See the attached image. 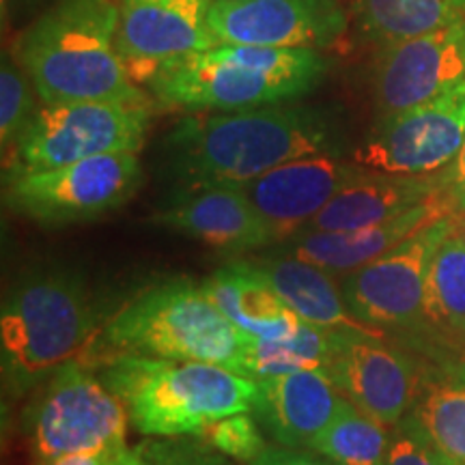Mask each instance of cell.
Here are the masks:
<instances>
[{"label": "cell", "instance_id": "1", "mask_svg": "<svg viewBox=\"0 0 465 465\" xmlns=\"http://www.w3.org/2000/svg\"><path fill=\"white\" fill-rule=\"evenodd\" d=\"M342 153V127L332 110L306 104L190 113L162 141L168 177L185 185L246 183L291 160Z\"/></svg>", "mask_w": 465, "mask_h": 465}, {"label": "cell", "instance_id": "2", "mask_svg": "<svg viewBox=\"0 0 465 465\" xmlns=\"http://www.w3.org/2000/svg\"><path fill=\"white\" fill-rule=\"evenodd\" d=\"M116 0H52L11 44L42 104H151L116 52Z\"/></svg>", "mask_w": 465, "mask_h": 465}, {"label": "cell", "instance_id": "3", "mask_svg": "<svg viewBox=\"0 0 465 465\" xmlns=\"http://www.w3.org/2000/svg\"><path fill=\"white\" fill-rule=\"evenodd\" d=\"M330 67L322 50L216 44L164 63L144 86L164 108L232 113L300 100L323 83Z\"/></svg>", "mask_w": 465, "mask_h": 465}, {"label": "cell", "instance_id": "4", "mask_svg": "<svg viewBox=\"0 0 465 465\" xmlns=\"http://www.w3.org/2000/svg\"><path fill=\"white\" fill-rule=\"evenodd\" d=\"M100 375L147 438L203 435L226 416L252 411L259 399L257 380L199 360L113 353Z\"/></svg>", "mask_w": 465, "mask_h": 465}, {"label": "cell", "instance_id": "5", "mask_svg": "<svg viewBox=\"0 0 465 465\" xmlns=\"http://www.w3.org/2000/svg\"><path fill=\"white\" fill-rule=\"evenodd\" d=\"M97 304L67 270L28 272L7 291L0 312V356L7 391L20 394L54 373L97 328Z\"/></svg>", "mask_w": 465, "mask_h": 465}, {"label": "cell", "instance_id": "6", "mask_svg": "<svg viewBox=\"0 0 465 465\" xmlns=\"http://www.w3.org/2000/svg\"><path fill=\"white\" fill-rule=\"evenodd\" d=\"M102 339L114 353L199 360L248 377L250 336L226 319L203 284L190 281L143 291L108 319Z\"/></svg>", "mask_w": 465, "mask_h": 465}, {"label": "cell", "instance_id": "7", "mask_svg": "<svg viewBox=\"0 0 465 465\" xmlns=\"http://www.w3.org/2000/svg\"><path fill=\"white\" fill-rule=\"evenodd\" d=\"M151 125V104H39L9 151L5 173L42 171L110 153H138Z\"/></svg>", "mask_w": 465, "mask_h": 465}, {"label": "cell", "instance_id": "8", "mask_svg": "<svg viewBox=\"0 0 465 465\" xmlns=\"http://www.w3.org/2000/svg\"><path fill=\"white\" fill-rule=\"evenodd\" d=\"M143 183L138 153H110L42 171L5 173V205L42 224L95 220L114 212Z\"/></svg>", "mask_w": 465, "mask_h": 465}, {"label": "cell", "instance_id": "9", "mask_svg": "<svg viewBox=\"0 0 465 465\" xmlns=\"http://www.w3.org/2000/svg\"><path fill=\"white\" fill-rule=\"evenodd\" d=\"M130 416L113 388L78 356L52 373L42 401L35 407L31 446L35 461L69 452L127 446Z\"/></svg>", "mask_w": 465, "mask_h": 465}, {"label": "cell", "instance_id": "10", "mask_svg": "<svg viewBox=\"0 0 465 465\" xmlns=\"http://www.w3.org/2000/svg\"><path fill=\"white\" fill-rule=\"evenodd\" d=\"M465 141V80L433 100L381 114L351 151L377 173L431 177L450 166Z\"/></svg>", "mask_w": 465, "mask_h": 465}, {"label": "cell", "instance_id": "11", "mask_svg": "<svg viewBox=\"0 0 465 465\" xmlns=\"http://www.w3.org/2000/svg\"><path fill=\"white\" fill-rule=\"evenodd\" d=\"M459 213L440 218L386 254L341 278L349 311L373 328H416L424 319V282L440 243L457 229Z\"/></svg>", "mask_w": 465, "mask_h": 465}, {"label": "cell", "instance_id": "12", "mask_svg": "<svg viewBox=\"0 0 465 465\" xmlns=\"http://www.w3.org/2000/svg\"><path fill=\"white\" fill-rule=\"evenodd\" d=\"M209 28L220 44L325 50L349 31L341 0H213Z\"/></svg>", "mask_w": 465, "mask_h": 465}, {"label": "cell", "instance_id": "13", "mask_svg": "<svg viewBox=\"0 0 465 465\" xmlns=\"http://www.w3.org/2000/svg\"><path fill=\"white\" fill-rule=\"evenodd\" d=\"M116 52L144 86L164 63L220 44L209 28L213 0H116Z\"/></svg>", "mask_w": 465, "mask_h": 465}, {"label": "cell", "instance_id": "14", "mask_svg": "<svg viewBox=\"0 0 465 465\" xmlns=\"http://www.w3.org/2000/svg\"><path fill=\"white\" fill-rule=\"evenodd\" d=\"M465 80V20L381 45L373 72L380 114L418 106Z\"/></svg>", "mask_w": 465, "mask_h": 465}, {"label": "cell", "instance_id": "15", "mask_svg": "<svg viewBox=\"0 0 465 465\" xmlns=\"http://www.w3.org/2000/svg\"><path fill=\"white\" fill-rule=\"evenodd\" d=\"M360 173H364V166L351 158L345 160L342 153H317L291 160L237 185L257 209L272 242L284 243L304 231Z\"/></svg>", "mask_w": 465, "mask_h": 465}, {"label": "cell", "instance_id": "16", "mask_svg": "<svg viewBox=\"0 0 465 465\" xmlns=\"http://www.w3.org/2000/svg\"><path fill=\"white\" fill-rule=\"evenodd\" d=\"M328 373L342 397L386 427L392 429L410 414L418 371L383 336L336 334Z\"/></svg>", "mask_w": 465, "mask_h": 465}, {"label": "cell", "instance_id": "17", "mask_svg": "<svg viewBox=\"0 0 465 465\" xmlns=\"http://www.w3.org/2000/svg\"><path fill=\"white\" fill-rule=\"evenodd\" d=\"M151 223L223 252L272 246L263 220L237 183L185 185L155 209Z\"/></svg>", "mask_w": 465, "mask_h": 465}, {"label": "cell", "instance_id": "18", "mask_svg": "<svg viewBox=\"0 0 465 465\" xmlns=\"http://www.w3.org/2000/svg\"><path fill=\"white\" fill-rule=\"evenodd\" d=\"M457 213V209L444 194L431 196L420 205L411 207L410 212L401 213L399 218L388 220V223L369 226V229L358 231H304L295 237L284 242V252L293 254L308 261V263L323 267L336 278H345L351 272L360 270L371 261H375L388 250H392L399 243L410 240L424 226H429L435 220Z\"/></svg>", "mask_w": 465, "mask_h": 465}, {"label": "cell", "instance_id": "19", "mask_svg": "<svg viewBox=\"0 0 465 465\" xmlns=\"http://www.w3.org/2000/svg\"><path fill=\"white\" fill-rule=\"evenodd\" d=\"M259 381L252 414L284 449H312L336 414L342 394L325 369L295 371Z\"/></svg>", "mask_w": 465, "mask_h": 465}, {"label": "cell", "instance_id": "20", "mask_svg": "<svg viewBox=\"0 0 465 465\" xmlns=\"http://www.w3.org/2000/svg\"><path fill=\"white\" fill-rule=\"evenodd\" d=\"M440 174L407 177L364 168L317 213L304 231H358L399 218L411 207L440 194ZM302 231V232H304Z\"/></svg>", "mask_w": 465, "mask_h": 465}, {"label": "cell", "instance_id": "21", "mask_svg": "<svg viewBox=\"0 0 465 465\" xmlns=\"http://www.w3.org/2000/svg\"><path fill=\"white\" fill-rule=\"evenodd\" d=\"M250 263L270 278V282L302 322L330 332L383 336L380 328L360 322L349 311L341 289V278L330 274L323 267L293 257L284 250L272 257H254L250 259Z\"/></svg>", "mask_w": 465, "mask_h": 465}, {"label": "cell", "instance_id": "22", "mask_svg": "<svg viewBox=\"0 0 465 465\" xmlns=\"http://www.w3.org/2000/svg\"><path fill=\"white\" fill-rule=\"evenodd\" d=\"M203 287L226 319L248 336L284 339L302 323L270 278L250 261H232L220 267Z\"/></svg>", "mask_w": 465, "mask_h": 465}, {"label": "cell", "instance_id": "23", "mask_svg": "<svg viewBox=\"0 0 465 465\" xmlns=\"http://www.w3.org/2000/svg\"><path fill=\"white\" fill-rule=\"evenodd\" d=\"M410 414L441 449L465 465V360L418 373Z\"/></svg>", "mask_w": 465, "mask_h": 465}, {"label": "cell", "instance_id": "24", "mask_svg": "<svg viewBox=\"0 0 465 465\" xmlns=\"http://www.w3.org/2000/svg\"><path fill=\"white\" fill-rule=\"evenodd\" d=\"M351 14L366 42L388 45L465 20V0H353Z\"/></svg>", "mask_w": 465, "mask_h": 465}, {"label": "cell", "instance_id": "25", "mask_svg": "<svg viewBox=\"0 0 465 465\" xmlns=\"http://www.w3.org/2000/svg\"><path fill=\"white\" fill-rule=\"evenodd\" d=\"M388 444L391 427L341 397L332 422L315 440L311 450L334 465H386Z\"/></svg>", "mask_w": 465, "mask_h": 465}, {"label": "cell", "instance_id": "26", "mask_svg": "<svg viewBox=\"0 0 465 465\" xmlns=\"http://www.w3.org/2000/svg\"><path fill=\"white\" fill-rule=\"evenodd\" d=\"M336 334L339 332L302 322L300 328L284 339L250 336L248 377L263 380V377L295 373V371H328Z\"/></svg>", "mask_w": 465, "mask_h": 465}, {"label": "cell", "instance_id": "27", "mask_svg": "<svg viewBox=\"0 0 465 465\" xmlns=\"http://www.w3.org/2000/svg\"><path fill=\"white\" fill-rule=\"evenodd\" d=\"M424 319L465 336V237L459 229L440 243L429 263Z\"/></svg>", "mask_w": 465, "mask_h": 465}, {"label": "cell", "instance_id": "28", "mask_svg": "<svg viewBox=\"0 0 465 465\" xmlns=\"http://www.w3.org/2000/svg\"><path fill=\"white\" fill-rule=\"evenodd\" d=\"M185 438H149L114 452L108 465H229L207 441Z\"/></svg>", "mask_w": 465, "mask_h": 465}, {"label": "cell", "instance_id": "29", "mask_svg": "<svg viewBox=\"0 0 465 465\" xmlns=\"http://www.w3.org/2000/svg\"><path fill=\"white\" fill-rule=\"evenodd\" d=\"M35 97L37 93L31 78L14 54L5 52L3 65H0V143H3L5 155L15 147L17 138L33 119L35 110L39 108Z\"/></svg>", "mask_w": 465, "mask_h": 465}, {"label": "cell", "instance_id": "30", "mask_svg": "<svg viewBox=\"0 0 465 465\" xmlns=\"http://www.w3.org/2000/svg\"><path fill=\"white\" fill-rule=\"evenodd\" d=\"M386 465H461L452 459L414 416L407 414L391 429Z\"/></svg>", "mask_w": 465, "mask_h": 465}, {"label": "cell", "instance_id": "31", "mask_svg": "<svg viewBox=\"0 0 465 465\" xmlns=\"http://www.w3.org/2000/svg\"><path fill=\"white\" fill-rule=\"evenodd\" d=\"M201 438L224 457L248 463H252L267 449L259 420L252 418V411H242L213 422Z\"/></svg>", "mask_w": 465, "mask_h": 465}, {"label": "cell", "instance_id": "32", "mask_svg": "<svg viewBox=\"0 0 465 465\" xmlns=\"http://www.w3.org/2000/svg\"><path fill=\"white\" fill-rule=\"evenodd\" d=\"M440 174V183L444 194L455 205L457 213H465V141L459 149L457 158L450 162Z\"/></svg>", "mask_w": 465, "mask_h": 465}, {"label": "cell", "instance_id": "33", "mask_svg": "<svg viewBox=\"0 0 465 465\" xmlns=\"http://www.w3.org/2000/svg\"><path fill=\"white\" fill-rule=\"evenodd\" d=\"M250 465H334L328 459L315 457L311 452L298 449H284V446H267Z\"/></svg>", "mask_w": 465, "mask_h": 465}, {"label": "cell", "instance_id": "34", "mask_svg": "<svg viewBox=\"0 0 465 465\" xmlns=\"http://www.w3.org/2000/svg\"><path fill=\"white\" fill-rule=\"evenodd\" d=\"M119 452V450H116ZM114 452L106 450H86V452H69V455L44 459L37 465H108Z\"/></svg>", "mask_w": 465, "mask_h": 465}, {"label": "cell", "instance_id": "35", "mask_svg": "<svg viewBox=\"0 0 465 465\" xmlns=\"http://www.w3.org/2000/svg\"><path fill=\"white\" fill-rule=\"evenodd\" d=\"M52 0H5V7L11 9V14H28V11L48 7Z\"/></svg>", "mask_w": 465, "mask_h": 465}, {"label": "cell", "instance_id": "36", "mask_svg": "<svg viewBox=\"0 0 465 465\" xmlns=\"http://www.w3.org/2000/svg\"><path fill=\"white\" fill-rule=\"evenodd\" d=\"M457 229L461 231V235L465 237V213H459V224H457Z\"/></svg>", "mask_w": 465, "mask_h": 465}]
</instances>
